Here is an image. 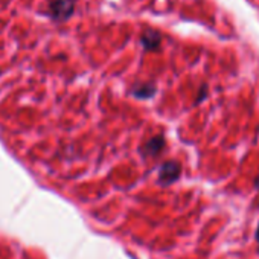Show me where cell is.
I'll return each mask as SVG.
<instances>
[{
    "instance_id": "2",
    "label": "cell",
    "mask_w": 259,
    "mask_h": 259,
    "mask_svg": "<svg viewBox=\"0 0 259 259\" xmlns=\"http://www.w3.org/2000/svg\"><path fill=\"white\" fill-rule=\"evenodd\" d=\"M180 172H182V168L177 162H165L159 171V182L163 186L171 185L180 177Z\"/></svg>"
},
{
    "instance_id": "3",
    "label": "cell",
    "mask_w": 259,
    "mask_h": 259,
    "mask_svg": "<svg viewBox=\"0 0 259 259\" xmlns=\"http://www.w3.org/2000/svg\"><path fill=\"white\" fill-rule=\"evenodd\" d=\"M163 147H165L163 136H156V138H153V139H150L147 142V145L144 147V154L148 156V157H154L163 150Z\"/></svg>"
},
{
    "instance_id": "4",
    "label": "cell",
    "mask_w": 259,
    "mask_h": 259,
    "mask_svg": "<svg viewBox=\"0 0 259 259\" xmlns=\"http://www.w3.org/2000/svg\"><path fill=\"white\" fill-rule=\"evenodd\" d=\"M160 40H162V38H160V34L156 32V31H151V29L145 31L144 35H142V45H144V48H145L147 51H154V49H157L159 45H160Z\"/></svg>"
},
{
    "instance_id": "1",
    "label": "cell",
    "mask_w": 259,
    "mask_h": 259,
    "mask_svg": "<svg viewBox=\"0 0 259 259\" xmlns=\"http://www.w3.org/2000/svg\"><path fill=\"white\" fill-rule=\"evenodd\" d=\"M75 11V0H52L49 4V16L57 22L67 20Z\"/></svg>"
},
{
    "instance_id": "5",
    "label": "cell",
    "mask_w": 259,
    "mask_h": 259,
    "mask_svg": "<svg viewBox=\"0 0 259 259\" xmlns=\"http://www.w3.org/2000/svg\"><path fill=\"white\" fill-rule=\"evenodd\" d=\"M156 93V89L153 87V85H148V84H145V85H141V87H138L136 90H135V95L138 96V98H150V96H153Z\"/></svg>"
},
{
    "instance_id": "6",
    "label": "cell",
    "mask_w": 259,
    "mask_h": 259,
    "mask_svg": "<svg viewBox=\"0 0 259 259\" xmlns=\"http://www.w3.org/2000/svg\"><path fill=\"white\" fill-rule=\"evenodd\" d=\"M256 241H257V244H259V226H257V230H256Z\"/></svg>"
},
{
    "instance_id": "7",
    "label": "cell",
    "mask_w": 259,
    "mask_h": 259,
    "mask_svg": "<svg viewBox=\"0 0 259 259\" xmlns=\"http://www.w3.org/2000/svg\"><path fill=\"white\" fill-rule=\"evenodd\" d=\"M254 186H256V188H257V189H259V177H257V179H256V182H254Z\"/></svg>"
}]
</instances>
